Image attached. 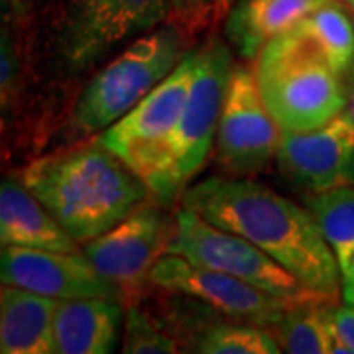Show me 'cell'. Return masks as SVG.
Returning <instances> with one entry per match:
<instances>
[{"instance_id": "obj_8", "label": "cell", "mask_w": 354, "mask_h": 354, "mask_svg": "<svg viewBox=\"0 0 354 354\" xmlns=\"http://www.w3.org/2000/svg\"><path fill=\"white\" fill-rule=\"evenodd\" d=\"M176 215L160 203H144L118 225L83 244L88 262L120 293V299L134 297L150 281L153 266L167 254L176 236Z\"/></svg>"}, {"instance_id": "obj_25", "label": "cell", "mask_w": 354, "mask_h": 354, "mask_svg": "<svg viewBox=\"0 0 354 354\" xmlns=\"http://www.w3.org/2000/svg\"><path fill=\"white\" fill-rule=\"evenodd\" d=\"M329 315L341 344V353L354 354V305L344 304L337 307L330 304Z\"/></svg>"}, {"instance_id": "obj_27", "label": "cell", "mask_w": 354, "mask_h": 354, "mask_svg": "<svg viewBox=\"0 0 354 354\" xmlns=\"http://www.w3.org/2000/svg\"><path fill=\"white\" fill-rule=\"evenodd\" d=\"M236 4V0H215V18L223 20L227 18V14L230 12V8Z\"/></svg>"}, {"instance_id": "obj_15", "label": "cell", "mask_w": 354, "mask_h": 354, "mask_svg": "<svg viewBox=\"0 0 354 354\" xmlns=\"http://www.w3.org/2000/svg\"><path fill=\"white\" fill-rule=\"evenodd\" d=\"M0 246L77 252L75 242L22 179H0Z\"/></svg>"}, {"instance_id": "obj_19", "label": "cell", "mask_w": 354, "mask_h": 354, "mask_svg": "<svg viewBox=\"0 0 354 354\" xmlns=\"http://www.w3.org/2000/svg\"><path fill=\"white\" fill-rule=\"evenodd\" d=\"M330 304L333 301L325 299L291 304L272 329L281 351L290 354L341 353V344L330 323Z\"/></svg>"}, {"instance_id": "obj_3", "label": "cell", "mask_w": 354, "mask_h": 354, "mask_svg": "<svg viewBox=\"0 0 354 354\" xmlns=\"http://www.w3.org/2000/svg\"><path fill=\"white\" fill-rule=\"evenodd\" d=\"M254 79L281 132L323 127L348 106V88L301 26L270 39L254 59Z\"/></svg>"}, {"instance_id": "obj_31", "label": "cell", "mask_w": 354, "mask_h": 354, "mask_svg": "<svg viewBox=\"0 0 354 354\" xmlns=\"http://www.w3.org/2000/svg\"><path fill=\"white\" fill-rule=\"evenodd\" d=\"M0 290H2V283H0Z\"/></svg>"}, {"instance_id": "obj_30", "label": "cell", "mask_w": 354, "mask_h": 354, "mask_svg": "<svg viewBox=\"0 0 354 354\" xmlns=\"http://www.w3.org/2000/svg\"><path fill=\"white\" fill-rule=\"evenodd\" d=\"M351 8H353V10H354V0H353V2H351Z\"/></svg>"}, {"instance_id": "obj_18", "label": "cell", "mask_w": 354, "mask_h": 354, "mask_svg": "<svg viewBox=\"0 0 354 354\" xmlns=\"http://www.w3.org/2000/svg\"><path fill=\"white\" fill-rule=\"evenodd\" d=\"M317 44L330 69L354 88V16L342 0H327L299 22Z\"/></svg>"}, {"instance_id": "obj_17", "label": "cell", "mask_w": 354, "mask_h": 354, "mask_svg": "<svg viewBox=\"0 0 354 354\" xmlns=\"http://www.w3.org/2000/svg\"><path fill=\"white\" fill-rule=\"evenodd\" d=\"M57 299L2 286L0 354H55L53 317Z\"/></svg>"}, {"instance_id": "obj_20", "label": "cell", "mask_w": 354, "mask_h": 354, "mask_svg": "<svg viewBox=\"0 0 354 354\" xmlns=\"http://www.w3.org/2000/svg\"><path fill=\"white\" fill-rule=\"evenodd\" d=\"M305 205L341 268L354 254V187L305 193Z\"/></svg>"}, {"instance_id": "obj_9", "label": "cell", "mask_w": 354, "mask_h": 354, "mask_svg": "<svg viewBox=\"0 0 354 354\" xmlns=\"http://www.w3.org/2000/svg\"><path fill=\"white\" fill-rule=\"evenodd\" d=\"M197 50H189L162 83L113 127L97 134V142L116 153L142 179L158 162L171 130L185 109L195 75Z\"/></svg>"}, {"instance_id": "obj_13", "label": "cell", "mask_w": 354, "mask_h": 354, "mask_svg": "<svg viewBox=\"0 0 354 354\" xmlns=\"http://www.w3.org/2000/svg\"><path fill=\"white\" fill-rule=\"evenodd\" d=\"M0 283L53 299L114 297L120 293L102 278L83 252L0 246Z\"/></svg>"}, {"instance_id": "obj_14", "label": "cell", "mask_w": 354, "mask_h": 354, "mask_svg": "<svg viewBox=\"0 0 354 354\" xmlns=\"http://www.w3.org/2000/svg\"><path fill=\"white\" fill-rule=\"evenodd\" d=\"M124 313L114 297L59 299L53 317L55 354H111L122 337Z\"/></svg>"}, {"instance_id": "obj_6", "label": "cell", "mask_w": 354, "mask_h": 354, "mask_svg": "<svg viewBox=\"0 0 354 354\" xmlns=\"http://www.w3.org/2000/svg\"><path fill=\"white\" fill-rule=\"evenodd\" d=\"M176 236L167 246V254H177L193 264L213 268L288 304L315 299L333 301L309 290L256 244L205 221L195 211L181 207L176 213Z\"/></svg>"}, {"instance_id": "obj_29", "label": "cell", "mask_w": 354, "mask_h": 354, "mask_svg": "<svg viewBox=\"0 0 354 354\" xmlns=\"http://www.w3.org/2000/svg\"><path fill=\"white\" fill-rule=\"evenodd\" d=\"M342 2H346V4H348V6H351V2H353V0H342Z\"/></svg>"}, {"instance_id": "obj_12", "label": "cell", "mask_w": 354, "mask_h": 354, "mask_svg": "<svg viewBox=\"0 0 354 354\" xmlns=\"http://www.w3.org/2000/svg\"><path fill=\"white\" fill-rule=\"evenodd\" d=\"M276 164L305 193L354 187V118L342 111L323 127L281 132Z\"/></svg>"}, {"instance_id": "obj_24", "label": "cell", "mask_w": 354, "mask_h": 354, "mask_svg": "<svg viewBox=\"0 0 354 354\" xmlns=\"http://www.w3.org/2000/svg\"><path fill=\"white\" fill-rule=\"evenodd\" d=\"M18 77V57L12 36L6 28L0 26V114L12 99Z\"/></svg>"}, {"instance_id": "obj_7", "label": "cell", "mask_w": 354, "mask_h": 354, "mask_svg": "<svg viewBox=\"0 0 354 354\" xmlns=\"http://www.w3.org/2000/svg\"><path fill=\"white\" fill-rule=\"evenodd\" d=\"M167 20L169 0H71L57 41L62 64L83 73Z\"/></svg>"}, {"instance_id": "obj_28", "label": "cell", "mask_w": 354, "mask_h": 354, "mask_svg": "<svg viewBox=\"0 0 354 354\" xmlns=\"http://www.w3.org/2000/svg\"><path fill=\"white\" fill-rule=\"evenodd\" d=\"M346 111L351 113V116L354 118V88L351 91V97H348V106H346Z\"/></svg>"}, {"instance_id": "obj_16", "label": "cell", "mask_w": 354, "mask_h": 354, "mask_svg": "<svg viewBox=\"0 0 354 354\" xmlns=\"http://www.w3.org/2000/svg\"><path fill=\"white\" fill-rule=\"evenodd\" d=\"M327 0H236L225 22V34L242 59L256 55L270 39L297 26Z\"/></svg>"}, {"instance_id": "obj_26", "label": "cell", "mask_w": 354, "mask_h": 354, "mask_svg": "<svg viewBox=\"0 0 354 354\" xmlns=\"http://www.w3.org/2000/svg\"><path fill=\"white\" fill-rule=\"evenodd\" d=\"M341 295L346 305H354V254L341 266Z\"/></svg>"}, {"instance_id": "obj_10", "label": "cell", "mask_w": 354, "mask_h": 354, "mask_svg": "<svg viewBox=\"0 0 354 354\" xmlns=\"http://www.w3.org/2000/svg\"><path fill=\"white\" fill-rule=\"evenodd\" d=\"M281 128L266 109L246 65H234L223 102L215 140V158L230 176L248 177L260 174L276 160Z\"/></svg>"}, {"instance_id": "obj_23", "label": "cell", "mask_w": 354, "mask_h": 354, "mask_svg": "<svg viewBox=\"0 0 354 354\" xmlns=\"http://www.w3.org/2000/svg\"><path fill=\"white\" fill-rule=\"evenodd\" d=\"M187 38L207 32L215 18V0H169V20Z\"/></svg>"}, {"instance_id": "obj_11", "label": "cell", "mask_w": 354, "mask_h": 354, "mask_svg": "<svg viewBox=\"0 0 354 354\" xmlns=\"http://www.w3.org/2000/svg\"><path fill=\"white\" fill-rule=\"evenodd\" d=\"M150 281L213 307L221 315L274 329L291 304L244 283L241 279L193 264L177 254H164L153 266Z\"/></svg>"}, {"instance_id": "obj_1", "label": "cell", "mask_w": 354, "mask_h": 354, "mask_svg": "<svg viewBox=\"0 0 354 354\" xmlns=\"http://www.w3.org/2000/svg\"><path fill=\"white\" fill-rule=\"evenodd\" d=\"M181 207L256 244L309 290L341 293V268L307 207L250 177L213 176L185 189Z\"/></svg>"}, {"instance_id": "obj_4", "label": "cell", "mask_w": 354, "mask_h": 354, "mask_svg": "<svg viewBox=\"0 0 354 354\" xmlns=\"http://www.w3.org/2000/svg\"><path fill=\"white\" fill-rule=\"evenodd\" d=\"M232 53L221 39L197 50L195 75L185 109L165 142L158 162L144 176L152 201L171 207L189 187L215 148L223 102L232 73Z\"/></svg>"}, {"instance_id": "obj_21", "label": "cell", "mask_w": 354, "mask_h": 354, "mask_svg": "<svg viewBox=\"0 0 354 354\" xmlns=\"http://www.w3.org/2000/svg\"><path fill=\"white\" fill-rule=\"evenodd\" d=\"M195 353L203 354H278L276 335L268 327L246 321H221L209 325L197 339Z\"/></svg>"}, {"instance_id": "obj_2", "label": "cell", "mask_w": 354, "mask_h": 354, "mask_svg": "<svg viewBox=\"0 0 354 354\" xmlns=\"http://www.w3.org/2000/svg\"><path fill=\"white\" fill-rule=\"evenodd\" d=\"M22 183L79 244L152 199L144 179L97 140L32 162Z\"/></svg>"}, {"instance_id": "obj_5", "label": "cell", "mask_w": 354, "mask_h": 354, "mask_svg": "<svg viewBox=\"0 0 354 354\" xmlns=\"http://www.w3.org/2000/svg\"><path fill=\"white\" fill-rule=\"evenodd\" d=\"M187 46L189 38L171 22L130 39L77 99L69 118L71 138H91L113 127L176 69Z\"/></svg>"}, {"instance_id": "obj_22", "label": "cell", "mask_w": 354, "mask_h": 354, "mask_svg": "<svg viewBox=\"0 0 354 354\" xmlns=\"http://www.w3.org/2000/svg\"><path fill=\"white\" fill-rule=\"evenodd\" d=\"M179 342L162 325V321L138 305H130L124 317L122 353L127 354H174Z\"/></svg>"}]
</instances>
